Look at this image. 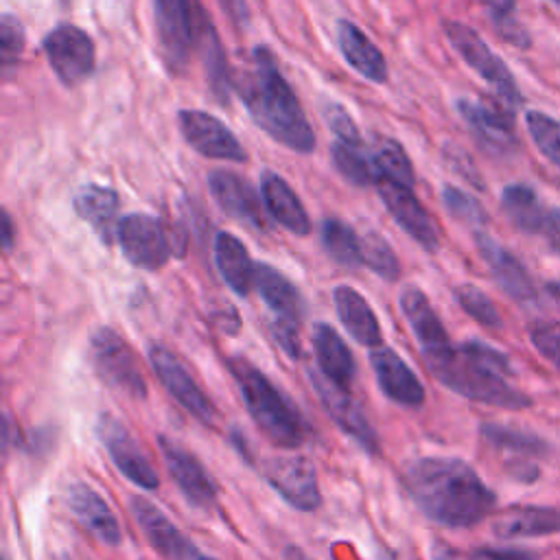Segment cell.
<instances>
[{
  "label": "cell",
  "instance_id": "53",
  "mask_svg": "<svg viewBox=\"0 0 560 560\" xmlns=\"http://www.w3.org/2000/svg\"><path fill=\"white\" fill-rule=\"evenodd\" d=\"M553 2H560V0H553Z\"/></svg>",
  "mask_w": 560,
  "mask_h": 560
},
{
  "label": "cell",
  "instance_id": "20",
  "mask_svg": "<svg viewBox=\"0 0 560 560\" xmlns=\"http://www.w3.org/2000/svg\"><path fill=\"white\" fill-rule=\"evenodd\" d=\"M475 243L477 249L481 254V258L486 260V265L490 267L494 280L499 282V287L516 302L521 304H532L536 302V287L532 276L527 273L525 265L512 254L508 252L503 245H499L492 236H488L486 232L477 230L475 232Z\"/></svg>",
  "mask_w": 560,
  "mask_h": 560
},
{
  "label": "cell",
  "instance_id": "4",
  "mask_svg": "<svg viewBox=\"0 0 560 560\" xmlns=\"http://www.w3.org/2000/svg\"><path fill=\"white\" fill-rule=\"evenodd\" d=\"M158 44L171 72H184L199 52L208 83L219 101L228 98V61L201 0H153Z\"/></svg>",
  "mask_w": 560,
  "mask_h": 560
},
{
  "label": "cell",
  "instance_id": "19",
  "mask_svg": "<svg viewBox=\"0 0 560 560\" xmlns=\"http://www.w3.org/2000/svg\"><path fill=\"white\" fill-rule=\"evenodd\" d=\"M370 361L376 383L389 400L402 407H420L424 402V385L396 350L376 346L370 352Z\"/></svg>",
  "mask_w": 560,
  "mask_h": 560
},
{
  "label": "cell",
  "instance_id": "44",
  "mask_svg": "<svg viewBox=\"0 0 560 560\" xmlns=\"http://www.w3.org/2000/svg\"><path fill=\"white\" fill-rule=\"evenodd\" d=\"M324 116H326L328 129L335 133L337 142H346V144L363 147V140H361V133H359L357 125L352 122L350 114H348L339 103H330V105L326 107Z\"/></svg>",
  "mask_w": 560,
  "mask_h": 560
},
{
  "label": "cell",
  "instance_id": "49",
  "mask_svg": "<svg viewBox=\"0 0 560 560\" xmlns=\"http://www.w3.org/2000/svg\"><path fill=\"white\" fill-rule=\"evenodd\" d=\"M221 2V7H223V11L232 18V22H236V24H247V15H249V11H247V4H245V0H219Z\"/></svg>",
  "mask_w": 560,
  "mask_h": 560
},
{
  "label": "cell",
  "instance_id": "36",
  "mask_svg": "<svg viewBox=\"0 0 560 560\" xmlns=\"http://www.w3.org/2000/svg\"><path fill=\"white\" fill-rule=\"evenodd\" d=\"M374 166L378 173V182H394L400 186L413 188V166L411 160L407 158L405 149L396 140H381L374 155Z\"/></svg>",
  "mask_w": 560,
  "mask_h": 560
},
{
  "label": "cell",
  "instance_id": "42",
  "mask_svg": "<svg viewBox=\"0 0 560 560\" xmlns=\"http://www.w3.org/2000/svg\"><path fill=\"white\" fill-rule=\"evenodd\" d=\"M24 50V28L18 18L13 15H2L0 22V59L2 68H11L18 63L20 55Z\"/></svg>",
  "mask_w": 560,
  "mask_h": 560
},
{
  "label": "cell",
  "instance_id": "41",
  "mask_svg": "<svg viewBox=\"0 0 560 560\" xmlns=\"http://www.w3.org/2000/svg\"><path fill=\"white\" fill-rule=\"evenodd\" d=\"M442 201H444V208L451 212V217H455L457 221H462L466 225H472L475 230H479L488 223V214H486L483 206L472 195L464 192L457 186H444Z\"/></svg>",
  "mask_w": 560,
  "mask_h": 560
},
{
  "label": "cell",
  "instance_id": "10",
  "mask_svg": "<svg viewBox=\"0 0 560 560\" xmlns=\"http://www.w3.org/2000/svg\"><path fill=\"white\" fill-rule=\"evenodd\" d=\"M42 48L57 79L68 88L79 85L94 70V42L74 24H57L46 33Z\"/></svg>",
  "mask_w": 560,
  "mask_h": 560
},
{
  "label": "cell",
  "instance_id": "29",
  "mask_svg": "<svg viewBox=\"0 0 560 560\" xmlns=\"http://www.w3.org/2000/svg\"><path fill=\"white\" fill-rule=\"evenodd\" d=\"M337 42L343 59L368 81L385 83L387 81V63L374 42L352 22L339 20L337 24Z\"/></svg>",
  "mask_w": 560,
  "mask_h": 560
},
{
  "label": "cell",
  "instance_id": "47",
  "mask_svg": "<svg viewBox=\"0 0 560 560\" xmlns=\"http://www.w3.org/2000/svg\"><path fill=\"white\" fill-rule=\"evenodd\" d=\"M549 247L560 256V208H551L547 210V217H545V225H542V232H540Z\"/></svg>",
  "mask_w": 560,
  "mask_h": 560
},
{
  "label": "cell",
  "instance_id": "16",
  "mask_svg": "<svg viewBox=\"0 0 560 560\" xmlns=\"http://www.w3.org/2000/svg\"><path fill=\"white\" fill-rule=\"evenodd\" d=\"M158 444H160L164 464H166L173 481L186 497V501L192 508L210 510L217 501V486H214L212 477L206 472V468L199 464V459L192 453L184 451L173 440H168L166 435H160Z\"/></svg>",
  "mask_w": 560,
  "mask_h": 560
},
{
  "label": "cell",
  "instance_id": "3",
  "mask_svg": "<svg viewBox=\"0 0 560 560\" xmlns=\"http://www.w3.org/2000/svg\"><path fill=\"white\" fill-rule=\"evenodd\" d=\"M252 61L254 68L238 81L247 112L276 142L298 153H311L315 149V133L273 52L267 46H256Z\"/></svg>",
  "mask_w": 560,
  "mask_h": 560
},
{
  "label": "cell",
  "instance_id": "23",
  "mask_svg": "<svg viewBox=\"0 0 560 560\" xmlns=\"http://www.w3.org/2000/svg\"><path fill=\"white\" fill-rule=\"evenodd\" d=\"M260 197L276 223L298 236H306L311 232V219L293 192V188L273 171H265L260 175Z\"/></svg>",
  "mask_w": 560,
  "mask_h": 560
},
{
  "label": "cell",
  "instance_id": "18",
  "mask_svg": "<svg viewBox=\"0 0 560 560\" xmlns=\"http://www.w3.org/2000/svg\"><path fill=\"white\" fill-rule=\"evenodd\" d=\"M66 505L79 521L83 529H88L96 540L107 547H118L122 540L120 525L107 501L83 481H72L66 486Z\"/></svg>",
  "mask_w": 560,
  "mask_h": 560
},
{
  "label": "cell",
  "instance_id": "48",
  "mask_svg": "<svg viewBox=\"0 0 560 560\" xmlns=\"http://www.w3.org/2000/svg\"><path fill=\"white\" fill-rule=\"evenodd\" d=\"M510 472L514 479L523 481V483H532L538 479V466L536 464H529V462H523V459H516V462H510Z\"/></svg>",
  "mask_w": 560,
  "mask_h": 560
},
{
  "label": "cell",
  "instance_id": "52",
  "mask_svg": "<svg viewBox=\"0 0 560 560\" xmlns=\"http://www.w3.org/2000/svg\"><path fill=\"white\" fill-rule=\"evenodd\" d=\"M197 560H214V558H206V556H201V553H199V558H197Z\"/></svg>",
  "mask_w": 560,
  "mask_h": 560
},
{
  "label": "cell",
  "instance_id": "37",
  "mask_svg": "<svg viewBox=\"0 0 560 560\" xmlns=\"http://www.w3.org/2000/svg\"><path fill=\"white\" fill-rule=\"evenodd\" d=\"M361 258L363 265L370 267L383 280H398L400 262L392 249V245L374 230L361 234Z\"/></svg>",
  "mask_w": 560,
  "mask_h": 560
},
{
  "label": "cell",
  "instance_id": "7",
  "mask_svg": "<svg viewBox=\"0 0 560 560\" xmlns=\"http://www.w3.org/2000/svg\"><path fill=\"white\" fill-rule=\"evenodd\" d=\"M446 37L451 42V46L459 52V57L486 81L494 88V92L501 96V101L508 107H518L523 96L518 92V85L510 72V68L505 66V61L501 57H497L492 52V48L481 39V35L477 31H472L470 26L462 24V22H446L444 24Z\"/></svg>",
  "mask_w": 560,
  "mask_h": 560
},
{
  "label": "cell",
  "instance_id": "35",
  "mask_svg": "<svg viewBox=\"0 0 560 560\" xmlns=\"http://www.w3.org/2000/svg\"><path fill=\"white\" fill-rule=\"evenodd\" d=\"M332 164L354 186L378 184V173H376L374 160L368 158L365 147L335 142L332 144Z\"/></svg>",
  "mask_w": 560,
  "mask_h": 560
},
{
  "label": "cell",
  "instance_id": "45",
  "mask_svg": "<svg viewBox=\"0 0 560 560\" xmlns=\"http://www.w3.org/2000/svg\"><path fill=\"white\" fill-rule=\"evenodd\" d=\"M271 335L280 350L289 354L291 359H298L302 348H300V324L284 322V319H271Z\"/></svg>",
  "mask_w": 560,
  "mask_h": 560
},
{
  "label": "cell",
  "instance_id": "39",
  "mask_svg": "<svg viewBox=\"0 0 560 560\" xmlns=\"http://www.w3.org/2000/svg\"><path fill=\"white\" fill-rule=\"evenodd\" d=\"M527 122V131L534 140V144L538 147V151L553 162L556 166H560V122L542 112H527L525 116Z\"/></svg>",
  "mask_w": 560,
  "mask_h": 560
},
{
  "label": "cell",
  "instance_id": "26",
  "mask_svg": "<svg viewBox=\"0 0 560 560\" xmlns=\"http://www.w3.org/2000/svg\"><path fill=\"white\" fill-rule=\"evenodd\" d=\"M492 532L503 538H538L560 532V510L542 505H512L503 510L494 523Z\"/></svg>",
  "mask_w": 560,
  "mask_h": 560
},
{
  "label": "cell",
  "instance_id": "13",
  "mask_svg": "<svg viewBox=\"0 0 560 560\" xmlns=\"http://www.w3.org/2000/svg\"><path fill=\"white\" fill-rule=\"evenodd\" d=\"M308 378L319 394L322 405L326 407L328 416L335 420V424L346 431L352 440H357L368 453H378V435L372 427V422L365 418L359 402L348 394V387H341L326 378L319 370L308 372Z\"/></svg>",
  "mask_w": 560,
  "mask_h": 560
},
{
  "label": "cell",
  "instance_id": "30",
  "mask_svg": "<svg viewBox=\"0 0 560 560\" xmlns=\"http://www.w3.org/2000/svg\"><path fill=\"white\" fill-rule=\"evenodd\" d=\"M256 289L276 319L300 324L302 300L298 287L273 265L256 262Z\"/></svg>",
  "mask_w": 560,
  "mask_h": 560
},
{
  "label": "cell",
  "instance_id": "9",
  "mask_svg": "<svg viewBox=\"0 0 560 560\" xmlns=\"http://www.w3.org/2000/svg\"><path fill=\"white\" fill-rule=\"evenodd\" d=\"M94 429L96 438L122 477L142 490H155L160 486V475L153 462L116 416L103 411Z\"/></svg>",
  "mask_w": 560,
  "mask_h": 560
},
{
  "label": "cell",
  "instance_id": "15",
  "mask_svg": "<svg viewBox=\"0 0 560 560\" xmlns=\"http://www.w3.org/2000/svg\"><path fill=\"white\" fill-rule=\"evenodd\" d=\"M378 195L394 217V221L427 252H435L440 247V232L433 223L431 214L418 201L409 186H400L394 182H378Z\"/></svg>",
  "mask_w": 560,
  "mask_h": 560
},
{
  "label": "cell",
  "instance_id": "6",
  "mask_svg": "<svg viewBox=\"0 0 560 560\" xmlns=\"http://www.w3.org/2000/svg\"><path fill=\"white\" fill-rule=\"evenodd\" d=\"M90 357L98 378L133 400L147 398V381L131 346L112 328L101 326L90 337Z\"/></svg>",
  "mask_w": 560,
  "mask_h": 560
},
{
  "label": "cell",
  "instance_id": "43",
  "mask_svg": "<svg viewBox=\"0 0 560 560\" xmlns=\"http://www.w3.org/2000/svg\"><path fill=\"white\" fill-rule=\"evenodd\" d=\"M532 346L545 357L556 370H560V324L556 322H538L529 328Z\"/></svg>",
  "mask_w": 560,
  "mask_h": 560
},
{
  "label": "cell",
  "instance_id": "38",
  "mask_svg": "<svg viewBox=\"0 0 560 560\" xmlns=\"http://www.w3.org/2000/svg\"><path fill=\"white\" fill-rule=\"evenodd\" d=\"M488 9L494 31L512 46L529 48L532 39L527 28L516 18V0H481Z\"/></svg>",
  "mask_w": 560,
  "mask_h": 560
},
{
  "label": "cell",
  "instance_id": "14",
  "mask_svg": "<svg viewBox=\"0 0 560 560\" xmlns=\"http://www.w3.org/2000/svg\"><path fill=\"white\" fill-rule=\"evenodd\" d=\"M179 129L186 142L201 155L212 160L245 162L247 153L238 138L212 114L199 109L179 112Z\"/></svg>",
  "mask_w": 560,
  "mask_h": 560
},
{
  "label": "cell",
  "instance_id": "24",
  "mask_svg": "<svg viewBox=\"0 0 560 560\" xmlns=\"http://www.w3.org/2000/svg\"><path fill=\"white\" fill-rule=\"evenodd\" d=\"M313 352L319 372L341 387H350L357 374V363L352 350L346 346L341 335L326 322H317L311 332Z\"/></svg>",
  "mask_w": 560,
  "mask_h": 560
},
{
  "label": "cell",
  "instance_id": "28",
  "mask_svg": "<svg viewBox=\"0 0 560 560\" xmlns=\"http://www.w3.org/2000/svg\"><path fill=\"white\" fill-rule=\"evenodd\" d=\"M214 265L223 282L236 295H249V291L256 287V262L234 234L219 232L214 236Z\"/></svg>",
  "mask_w": 560,
  "mask_h": 560
},
{
  "label": "cell",
  "instance_id": "11",
  "mask_svg": "<svg viewBox=\"0 0 560 560\" xmlns=\"http://www.w3.org/2000/svg\"><path fill=\"white\" fill-rule=\"evenodd\" d=\"M265 481L295 510L315 512L322 505L317 472L302 455H276L262 462Z\"/></svg>",
  "mask_w": 560,
  "mask_h": 560
},
{
  "label": "cell",
  "instance_id": "33",
  "mask_svg": "<svg viewBox=\"0 0 560 560\" xmlns=\"http://www.w3.org/2000/svg\"><path fill=\"white\" fill-rule=\"evenodd\" d=\"M479 433L494 448L510 451V453H516V455L542 457V455L549 453V444L542 438H538L536 433H527L523 429H512V427H505V424L486 422V424H481Z\"/></svg>",
  "mask_w": 560,
  "mask_h": 560
},
{
  "label": "cell",
  "instance_id": "51",
  "mask_svg": "<svg viewBox=\"0 0 560 560\" xmlns=\"http://www.w3.org/2000/svg\"><path fill=\"white\" fill-rule=\"evenodd\" d=\"M284 560H311V558L300 547H287Z\"/></svg>",
  "mask_w": 560,
  "mask_h": 560
},
{
  "label": "cell",
  "instance_id": "25",
  "mask_svg": "<svg viewBox=\"0 0 560 560\" xmlns=\"http://www.w3.org/2000/svg\"><path fill=\"white\" fill-rule=\"evenodd\" d=\"M332 302H335L339 322L357 343L370 346V348L381 346L383 332H381L378 319L372 306L368 304V300L357 289L339 284L332 291Z\"/></svg>",
  "mask_w": 560,
  "mask_h": 560
},
{
  "label": "cell",
  "instance_id": "21",
  "mask_svg": "<svg viewBox=\"0 0 560 560\" xmlns=\"http://www.w3.org/2000/svg\"><path fill=\"white\" fill-rule=\"evenodd\" d=\"M457 112L468 122L475 140L479 147L492 155H508L516 149V136L512 129L510 116H505L501 109L490 107L481 101L472 98H459Z\"/></svg>",
  "mask_w": 560,
  "mask_h": 560
},
{
  "label": "cell",
  "instance_id": "5",
  "mask_svg": "<svg viewBox=\"0 0 560 560\" xmlns=\"http://www.w3.org/2000/svg\"><path fill=\"white\" fill-rule=\"evenodd\" d=\"M228 368L256 427L280 448L302 446L308 424L291 400L245 357H232Z\"/></svg>",
  "mask_w": 560,
  "mask_h": 560
},
{
  "label": "cell",
  "instance_id": "2",
  "mask_svg": "<svg viewBox=\"0 0 560 560\" xmlns=\"http://www.w3.org/2000/svg\"><path fill=\"white\" fill-rule=\"evenodd\" d=\"M429 372L451 392L505 409H525L532 398L512 387L505 376L512 365L503 352L481 341H466L457 348L446 346L433 352H422Z\"/></svg>",
  "mask_w": 560,
  "mask_h": 560
},
{
  "label": "cell",
  "instance_id": "27",
  "mask_svg": "<svg viewBox=\"0 0 560 560\" xmlns=\"http://www.w3.org/2000/svg\"><path fill=\"white\" fill-rule=\"evenodd\" d=\"M400 311H402L405 319L409 322V328H411L413 337L418 339V346L422 348V352H433V350L451 346L448 332L442 326V322H440L438 313L433 311L424 291H420L416 287H407L400 293Z\"/></svg>",
  "mask_w": 560,
  "mask_h": 560
},
{
  "label": "cell",
  "instance_id": "31",
  "mask_svg": "<svg viewBox=\"0 0 560 560\" xmlns=\"http://www.w3.org/2000/svg\"><path fill=\"white\" fill-rule=\"evenodd\" d=\"M77 214L88 221L94 232L105 241L112 243V236L118 228L116 212H118V195L112 188L88 184L74 197Z\"/></svg>",
  "mask_w": 560,
  "mask_h": 560
},
{
  "label": "cell",
  "instance_id": "50",
  "mask_svg": "<svg viewBox=\"0 0 560 560\" xmlns=\"http://www.w3.org/2000/svg\"><path fill=\"white\" fill-rule=\"evenodd\" d=\"M13 245V221L9 217V212H2V247L9 252Z\"/></svg>",
  "mask_w": 560,
  "mask_h": 560
},
{
  "label": "cell",
  "instance_id": "1",
  "mask_svg": "<svg viewBox=\"0 0 560 560\" xmlns=\"http://www.w3.org/2000/svg\"><path fill=\"white\" fill-rule=\"evenodd\" d=\"M405 488L416 508L442 527H472L494 508V492L457 457L416 459L405 472Z\"/></svg>",
  "mask_w": 560,
  "mask_h": 560
},
{
  "label": "cell",
  "instance_id": "46",
  "mask_svg": "<svg viewBox=\"0 0 560 560\" xmlns=\"http://www.w3.org/2000/svg\"><path fill=\"white\" fill-rule=\"evenodd\" d=\"M472 560H534L525 549H501V547H479L470 553Z\"/></svg>",
  "mask_w": 560,
  "mask_h": 560
},
{
  "label": "cell",
  "instance_id": "40",
  "mask_svg": "<svg viewBox=\"0 0 560 560\" xmlns=\"http://www.w3.org/2000/svg\"><path fill=\"white\" fill-rule=\"evenodd\" d=\"M455 298L459 306L481 326L486 328H499L501 326V315L494 306V302L475 284H459L455 289Z\"/></svg>",
  "mask_w": 560,
  "mask_h": 560
},
{
  "label": "cell",
  "instance_id": "22",
  "mask_svg": "<svg viewBox=\"0 0 560 560\" xmlns=\"http://www.w3.org/2000/svg\"><path fill=\"white\" fill-rule=\"evenodd\" d=\"M208 188L225 214L249 223L256 230L267 228L260 197L247 179L232 171H212L208 175Z\"/></svg>",
  "mask_w": 560,
  "mask_h": 560
},
{
  "label": "cell",
  "instance_id": "17",
  "mask_svg": "<svg viewBox=\"0 0 560 560\" xmlns=\"http://www.w3.org/2000/svg\"><path fill=\"white\" fill-rule=\"evenodd\" d=\"M131 514L138 527L144 532L147 540L155 551H160L166 560H197V547L182 534V529L151 501L142 497H131L129 501Z\"/></svg>",
  "mask_w": 560,
  "mask_h": 560
},
{
  "label": "cell",
  "instance_id": "8",
  "mask_svg": "<svg viewBox=\"0 0 560 560\" xmlns=\"http://www.w3.org/2000/svg\"><path fill=\"white\" fill-rule=\"evenodd\" d=\"M116 236L122 256L144 271L162 269L173 254V243L162 221L144 212H131L118 219Z\"/></svg>",
  "mask_w": 560,
  "mask_h": 560
},
{
  "label": "cell",
  "instance_id": "34",
  "mask_svg": "<svg viewBox=\"0 0 560 560\" xmlns=\"http://www.w3.org/2000/svg\"><path fill=\"white\" fill-rule=\"evenodd\" d=\"M322 243L335 262L350 269L363 265L361 236L341 219H326L322 223Z\"/></svg>",
  "mask_w": 560,
  "mask_h": 560
},
{
  "label": "cell",
  "instance_id": "12",
  "mask_svg": "<svg viewBox=\"0 0 560 560\" xmlns=\"http://www.w3.org/2000/svg\"><path fill=\"white\" fill-rule=\"evenodd\" d=\"M149 361L164 385V389L201 424L212 427L217 422V409L212 400L203 394V389L197 385L192 374L182 365V361L164 346H149Z\"/></svg>",
  "mask_w": 560,
  "mask_h": 560
},
{
  "label": "cell",
  "instance_id": "32",
  "mask_svg": "<svg viewBox=\"0 0 560 560\" xmlns=\"http://www.w3.org/2000/svg\"><path fill=\"white\" fill-rule=\"evenodd\" d=\"M501 208L510 223L525 234H540L547 208L540 203L536 190L527 184H510L501 192Z\"/></svg>",
  "mask_w": 560,
  "mask_h": 560
}]
</instances>
